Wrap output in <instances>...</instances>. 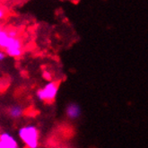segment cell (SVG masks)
<instances>
[{"label":"cell","instance_id":"obj_1","mask_svg":"<svg viewBox=\"0 0 148 148\" xmlns=\"http://www.w3.org/2000/svg\"><path fill=\"white\" fill-rule=\"evenodd\" d=\"M18 135L27 148H38L40 133L35 126L28 125L23 127L19 129Z\"/></svg>","mask_w":148,"mask_h":148},{"label":"cell","instance_id":"obj_2","mask_svg":"<svg viewBox=\"0 0 148 148\" xmlns=\"http://www.w3.org/2000/svg\"><path fill=\"white\" fill-rule=\"evenodd\" d=\"M58 83L55 81H49L42 88L39 89L37 92V97L42 101H53L58 92Z\"/></svg>","mask_w":148,"mask_h":148},{"label":"cell","instance_id":"obj_3","mask_svg":"<svg viewBox=\"0 0 148 148\" xmlns=\"http://www.w3.org/2000/svg\"><path fill=\"white\" fill-rule=\"evenodd\" d=\"M23 44L19 38H8L5 47V53L12 58H19L23 54Z\"/></svg>","mask_w":148,"mask_h":148},{"label":"cell","instance_id":"obj_4","mask_svg":"<svg viewBox=\"0 0 148 148\" xmlns=\"http://www.w3.org/2000/svg\"><path fill=\"white\" fill-rule=\"evenodd\" d=\"M0 148H18L16 139L8 132L0 134Z\"/></svg>","mask_w":148,"mask_h":148},{"label":"cell","instance_id":"obj_5","mask_svg":"<svg viewBox=\"0 0 148 148\" xmlns=\"http://www.w3.org/2000/svg\"><path fill=\"white\" fill-rule=\"evenodd\" d=\"M66 114L70 119H76L81 115V108L76 103H70L66 108Z\"/></svg>","mask_w":148,"mask_h":148},{"label":"cell","instance_id":"obj_6","mask_svg":"<svg viewBox=\"0 0 148 148\" xmlns=\"http://www.w3.org/2000/svg\"><path fill=\"white\" fill-rule=\"evenodd\" d=\"M8 114L13 119H18L23 114V109L19 105H14L12 106L9 110H8Z\"/></svg>","mask_w":148,"mask_h":148},{"label":"cell","instance_id":"obj_7","mask_svg":"<svg viewBox=\"0 0 148 148\" xmlns=\"http://www.w3.org/2000/svg\"><path fill=\"white\" fill-rule=\"evenodd\" d=\"M8 34H7V31L3 30L0 32V48L1 49H5L6 42L8 40Z\"/></svg>","mask_w":148,"mask_h":148},{"label":"cell","instance_id":"obj_8","mask_svg":"<svg viewBox=\"0 0 148 148\" xmlns=\"http://www.w3.org/2000/svg\"><path fill=\"white\" fill-rule=\"evenodd\" d=\"M7 34H8V37L10 38H18V32H17L16 30H9L7 31Z\"/></svg>","mask_w":148,"mask_h":148},{"label":"cell","instance_id":"obj_9","mask_svg":"<svg viewBox=\"0 0 148 148\" xmlns=\"http://www.w3.org/2000/svg\"><path fill=\"white\" fill-rule=\"evenodd\" d=\"M42 76H43V78H44V79H46L49 82L51 80V74L49 72H48V71H44V72H43L42 73Z\"/></svg>","mask_w":148,"mask_h":148},{"label":"cell","instance_id":"obj_10","mask_svg":"<svg viewBox=\"0 0 148 148\" xmlns=\"http://www.w3.org/2000/svg\"><path fill=\"white\" fill-rule=\"evenodd\" d=\"M5 14H6V12H5V10L4 9L3 7L0 6V20L3 19L4 17L5 16Z\"/></svg>","mask_w":148,"mask_h":148},{"label":"cell","instance_id":"obj_11","mask_svg":"<svg viewBox=\"0 0 148 148\" xmlns=\"http://www.w3.org/2000/svg\"><path fill=\"white\" fill-rule=\"evenodd\" d=\"M5 57H6V55H5V52L4 51H0V62L3 61V60L5 58Z\"/></svg>","mask_w":148,"mask_h":148},{"label":"cell","instance_id":"obj_12","mask_svg":"<svg viewBox=\"0 0 148 148\" xmlns=\"http://www.w3.org/2000/svg\"><path fill=\"white\" fill-rule=\"evenodd\" d=\"M1 31H2V28H1V27H0V32H1Z\"/></svg>","mask_w":148,"mask_h":148}]
</instances>
